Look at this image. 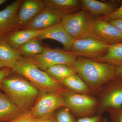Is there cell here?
Instances as JSON below:
<instances>
[{"instance_id": "1", "label": "cell", "mask_w": 122, "mask_h": 122, "mask_svg": "<svg viewBox=\"0 0 122 122\" xmlns=\"http://www.w3.org/2000/svg\"><path fill=\"white\" fill-rule=\"evenodd\" d=\"M71 66L89 87L90 92L99 93L102 88L115 77L116 66L93 59L78 57Z\"/></svg>"}, {"instance_id": "34", "label": "cell", "mask_w": 122, "mask_h": 122, "mask_svg": "<svg viewBox=\"0 0 122 122\" xmlns=\"http://www.w3.org/2000/svg\"><path fill=\"white\" fill-rule=\"evenodd\" d=\"M103 122H109L108 119L106 118H104L103 119Z\"/></svg>"}, {"instance_id": "27", "label": "cell", "mask_w": 122, "mask_h": 122, "mask_svg": "<svg viewBox=\"0 0 122 122\" xmlns=\"http://www.w3.org/2000/svg\"><path fill=\"white\" fill-rule=\"evenodd\" d=\"M98 19L107 21L122 19V3L120 7L112 13L106 16L98 18Z\"/></svg>"}, {"instance_id": "20", "label": "cell", "mask_w": 122, "mask_h": 122, "mask_svg": "<svg viewBox=\"0 0 122 122\" xmlns=\"http://www.w3.org/2000/svg\"><path fill=\"white\" fill-rule=\"evenodd\" d=\"M94 60L99 62L109 63L116 67L122 66V43L111 45L106 54Z\"/></svg>"}, {"instance_id": "16", "label": "cell", "mask_w": 122, "mask_h": 122, "mask_svg": "<svg viewBox=\"0 0 122 122\" xmlns=\"http://www.w3.org/2000/svg\"><path fill=\"white\" fill-rule=\"evenodd\" d=\"M46 29L42 30L30 29L18 30L1 38L7 42L14 49L18 50L30 40L36 39L44 32Z\"/></svg>"}, {"instance_id": "30", "label": "cell", "mask_w": 122, "mask_h": 122, "mask_svg": "<svg viewBox=\"0 0 122 122\" xmlns=\"http://www.w3.org/2000/svg\"><path fill=\"white\" fill-rule=\"evenodd\" d=\"M110 22L115 26L122 34V19L114 20Z\"/></svg>"}, {"instance_id": "26", "label": "cell", "mask_w": 122, "mask_h": 122, "mask_svg": "<svg viewBox=\"0 0 122 122\" xmlns=\"http://www.w3.org/2000/svg\"><path fill=\"white\" fill-rule=\"evenodd\" d=\"M42 121L35 118L30 111L9 122H41Z\"/></svg>"}, {"instance_id": "9", "label": "cell", "mask_w": 122, "mask_h": 122, "mask_svg": "<svg viewBox=\"0 0 122 122\" xmlns=\"http://www.w3.org/2000/svg\"><path fill=\"white\" fill-rule=\"evenodd\" d=\"M76 58L70 51L46 47L44 48L41 53L29 59L40 69L45 71L49 67L55 65L62 64L71 66Z\"/></svg>"}, {"instance_id": "3", "label": "cell", "mask_w": 122, "mask_h": 122, "mask_svg": "<svg viewBox=\"0 0 122 122\" xmlns=\"http://www.w3.org/2000/svg\"><path fill=\"white\" fill-rule=\"evenodd\" d=\"M11 69L13 73L24 77L41 92H58L65 87L40 69L30 59L22 56Z\"/></svg>"}, {"instance_id": "7", "label": "cell", "mask_w": 122, "mask_h": 122, "mask_svg": "<svg viewBox=\"0 0 122 122\" xmlns=\"http://www.w3.org/2000/svg\"><path fill=\"white\" fill-rule=\"evenodd\" d=\"M98 99L97 115H102L110 108L122 107V76H116L102 88Z\"/></svg>"}, {"instance_id": "2", "label": "cell", "mask_w": 122, "mask_h": 122, "mask_svg": "<svg viewBox=\"0 0 122 122\" xmlns=\"http://www.w3.org/2000/svg\"><path fill=\"white\" fill-rule=\"evenodd\" d=\"M1 90L24 112L31 110L40 93V90L26 78L13 72L3 81Z\"/></svg>"}, {"instance_id": "32", "label": "cell", "mask_w": 122, "mask_h": 122, "mask_svg": "<svg viewBox=\"0 0 122 122\" xmlns=\"http://www.w3.org/2000/svg\"><path fill=\"white\" fill-rule=\"evenodd\" d=\"M5 67L4 64H3L0 61V70L4 68Z\"/></svg>"}, {"instance_id": "14", "label": "cell", "mask_w": 122, "mask_h": 122, "mask_svg": "<svg viewBox=\"0 0 122 122\" xmlns=\"http://www.w3.org/2000/svg\"><path fill=\"white\" fill-rule=\"evenodd\" d=\"M81 9L93 16H106L116 10L117 4L115 1L103 2L96 0H81Z\"/></svg>"}, {"instance_id": "17", "label": "cell", "mask_w": 122, "mask_h": 122, "mask_svg": "<svg viewBox=\"0 0 122 122\" xmlns=\"http://www.w3.org/2000/svg\"><path fill=\"white\" fill-rule=\"evenodd\" d=\"M15 103L0 90V122H9L24 114Z\"/></svg>"}, {"instance_id": "29", "label": "cell", "mask_w": 122, "mask_h": 122, "mask_svg": "<svg viewBox=\"0 0 122 122\" xmlns=\"http://www.w3.org/2000/svg\"><path fill=\"white\" fill-rule=\"evenodd\" d=\"M12 73L11 69L8 67H5L0 70V90H1L2 82L4 79Z\"/></svg>"}, {"instance_id": "8", "label": "cell", "mask_w": 122, "mask_h": 122, "mask_svg": "<svg viewBox=\"0 0 122 122\" xmlns=\"http://www.w3.org/2000/svg\"><path fill=\"white\" fill-rule=\"evenodd\" d=\"M64 106L61 91L47 92L40 91L38 99L30 110L32 115L40 120L50 119L56 111Z\"/></svg>"}, {"instance_id": "5", "label": "cell", "mask_w": 122, "mask_h": 122, "mask_svg": "<svg viewBox=\"0 0 122 122\" xmlns=\"http://www.w3.org/2000/svg\"><path fill=\"white\" fill-rule=\"evenodd\" d=\"M93 21V17L88 12L81 10L64 15L61 23L68 34L75 40L91 33Z\"/></svg>"}, {"instance_id": "28", "label": "cell", "mask_w": 122, "mask_h": 122, "mask_svg": "<svg viewBox=\"0 0 122 122\" xmlns=\"http://www.w3.org/2000/svg\"><path fill=\"white\" fill-rule=\"evenodd\" d=\"M102 116L96 115L92 117L78 119L77 122H103Z\"/></svg>"}, {"instance_id": "21", "label": "cell", "mask_w": 122, "mask_h": 122, "mask_svg": "<svg viewBox=\"0 0 122 122\" xmlns=\"http://www.w3.org/2000/svg\"><path fill=\"white\" fill-rule=\"evenodd\" d=\"M61 83L66 89L77 93L89 94L90 93L87 85L77 74L69 76Z\"/></svg>"}, {"instance_id": "4", "label": "cell", "mask_w": 122, "mask_h": 122, "mask_svg": "<svg viewBox=\"0 0 122 122\" xmlns=\"http://www.w3.org/2000/svg\"><path fill=\"white\" fill-rule=\"evenodd\" d=\"M64 107L78 118L97 115L98 100L89 94L77 93L64 87L61 91Z\"/></svg>"}, {"instance_id": "22", "label": "cell", "mask_w": 122, "mask_h": 122, "mask_svg": "<svg viewBox=\"0 0 122 122\" xmlns=\"http://www.w3.org/2000/svg\"><path fill=\"white\" fill-rule=\"evenodd\" d=\"M45 72L52 78L60 83L69 76L77 74L72 66L62 64L50 66L46 69Z\"/></svg>"}, {"instance_id": "10", "label": "cell", "mask_w": 122, "mask_h": 122, "mask_svg": "<svg viewBox=\"0 0 122 122\" xmlns=\"http://www.w3.org/2000/svg\"><path fill=\"white\" fill-rule=\"evenodd\" d=\"M65 14L46 6L30 21L24 25L22 29H46L61 22Z\"/></svg>"}, {"instance_id": "24", "label": "cell", "mask_w": 122, "mask_h": 122, "mask_svg": "<svg viewBox=\"0 0 122 122\" xmlns=\"http://www.w3.org/2000/svg\"><path fill=\"white\" fill-rule=\"evenodd\" d=\"M51 118L53 122H77L78 119L65 107H60Z\"/></svg>"}, {"instance_id": "19", "label": "cell", "mask_w": 122, "mask_h": 122, "mask_svg": "<svg viewBox=\"0 0 122 122\" xmlns=\"http://www.w3.org/2000/svg\"><path fill=\"white\" fill-rule=\"evenodd\" d=\"M46 6L66 14L74 13L81 8V1L78 0H44Z\"/></svg>"}, {"instance_id": "33", "label": "cell", "mask_w": 122, "mask_h": 122, "mask_svg": "<svg viewBox=\"0 0 122 122\" xmlns=\"http://www.w3.org/2000/svg\"><path fill=\"white\" fill-rule=\"evenodd\" d=\"M41 122H53L51 119H47V120H42Z\"/></svg>"}, {"instance_id": "11", "label": "cell", "mask_w": 122, "mask_h": 122, "mask_svg": "<svg viewBox=\"0 0 122 122\" xmlns=\"http://www.w3.org/2000/svg\"><path fill=\"white\" fill-rule=\"evenodd\" d=\"M22 0H16L0 11V38L21 29L17 15Z\"/></svg>"}, {"instance_id": "25", "label": "cell", "mask_w": 122, "mask_h": 122, "mask_svg": "<svg viewBox=\"0 0 122 122\" xmlns=\"http://www.w3.org/2000/svg\"><path fill=\"white\" fill-rule=\"evenodd\" d=\"M106 112L109 114L111 122H122V107L110 108Z\"/></svg>"}, {"instance_id": "15", "label": "cell", "mask_w": 122, "mask_h": 122, "mask_svg": "<svg viewBox=\"0 0 122 122\" xmlns=\"http://www.w3.org/2000/svg\"><path fill=\"white\" fill-rule=\"evenodd\" d=\"M52 39L61 43L66 51H70L74 40L65 30L61 22L46 29L36 39Z\"/></svg>"}, {"instance_id": "13", "label": "cell", "mask_w": 122, "mask_h": 122, "mask_svg": "<svg viewBox=\"0 0 122 122\" xmlns=\"http://www.w3.org/2000/svg\"><path fill=\"white\" fill-rule=\"evenodd\" d=\"M46 6L44 0H22L17 15L18 23L21 29Z\"/></svg>"}, {"instance_id": "23", "label": "cell", "mask_w": 122, "mask_h": 122, "mask_svg": "<svg viewBox=\"0 0 122 122\" xmlns=\"http://www.w3.org/2000/svg\"><path fill=\"white\" fill-rule=\"evenodd\" d=\"M44 48L38 41L34 39L30 40L21 46L18 50L21 56L25 58L30 59L38 55L41 53Z\"/></svg>"}, {"instance_id": "6", "label": "cell", "mask_w": 122, "mask_h": 122, "mask_svg": "<svg viewBox=\"0 0 122 122\" xmlns=\"http://www.w3.org/2000/svg\"><path fill=\"white\" fill-rule=\"evenodd\" d=\"M110 46L91 33L74 40L70 52L76 57H85L95 60L106 54Z\"/></svg>"}, {"instance_id": "18", "label": "cell", "mask_w": 122, "mask_h": 122, "mask_svg": "<svg viewBox=\"0 0 122 122\" xmlns=\"http://www.w3.org/2000/svg\"><path fill=\"white\" fill-rule=\"evenodd\" d=\"M21 57L19 51L14 49L5 40L0 38V61L5 67L11 68Z\"/></svg>"}, {"instance_id": "12", "label": "cell", "mask_w": 122, "mask_h": 122, "mask_svg": "<svg viewBox=\"0 0 122 122\" xmlns=\"http://www.w3.org/2000/svg\"><path fill=\"white\" fill-rule=\"evenodd\" d=\"M92 33L111 45L122 43V34L109 21L99 19L94 20Z\"/></svg>"}, {"instance_id": "31", "label": "cell", "mask_w": 122, "mask_h": 122, "mask_svg": "<svg viewBox=\"0 0 122 122\" xmlns=\"http://www.w3.org/2000/svg\"><path fill=\"white\" fill-rule=\"evenodd\" d=\"M115 76H122V66L117 67L116 70Z\"/></svg>"}]
</instances>
